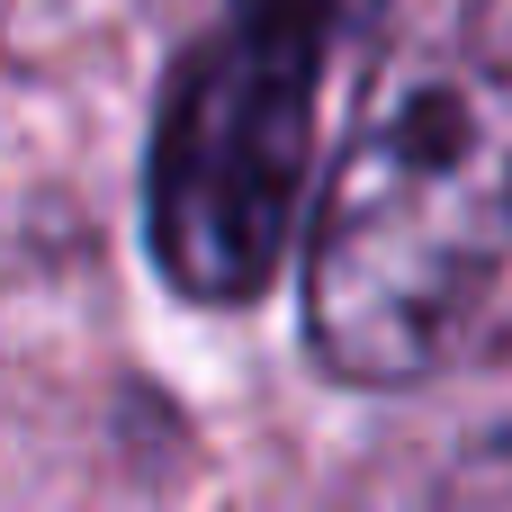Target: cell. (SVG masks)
Masks as SVG:
<instances>
[{
    "instance_id": "obj_1",
    "label": "cell",
    "mask_w": 512,
    "mask_h": 512,
    "mask_svg": "<svg viewBox=\"0 0 512 512\" xmlns=\"http://www.w3.org/2000/svg\"><path fill=\"white\" fill-rule=\"evenodd\" d=\"M512 261V36H441L360 108L306 252V351L414 387Z\"/></svg>"
},
{
    "instance_id": "obj_2",
    "label": "cell",
    "mask_w": 512,
    "mask_h": 512,
    "mask_svg": "<svg viewBox=\"0 0 512 512\" xmlns=\"http://www.w3.org/2000/svg\"><path fill=\"white\" fill-rule=\"evenodd\" d=\"M369 9L378 0H225L216 27L171 63L144 162V225L180 297L252 306L288 261L315 180L324 63Z\"/></svg>"
}]
</instances>
